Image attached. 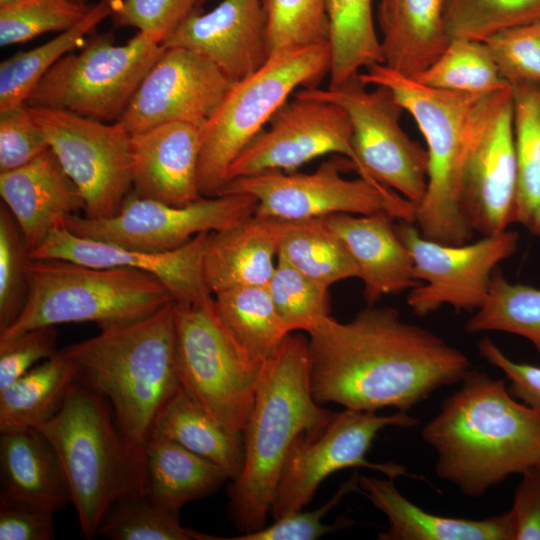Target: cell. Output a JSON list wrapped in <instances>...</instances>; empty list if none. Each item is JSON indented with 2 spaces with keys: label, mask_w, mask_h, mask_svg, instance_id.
Here are the masks:
<instances>
[{
  "label": "cell",
  "mask_w": 540,
  "mask_h": 540,
  "mask_svg": "<svg viewBox=\"0 0 540 540\" xmlns=\"http://www.w3.org/2000/svg\"><path fill=\"white\" fill-rule=\"evenodd\" d=\"M306 333L310 389L319 404L407 412L470 370L461 350L392 307L368 305L344 323L329 315Z\"/></svg>",
  "instance_id": "cell-1"
},
{
  "label": "cell",
  "mask_w": 540,
  "mask_h": 540,
  "mask_svg": "<svg viewBox=\"0 0 540 540\" xmlns=\"http://www.w3.org/2000/svg\"><path fill=\"white\" fill-rule=\"evenodd\" d=\"M422 429L435 472L467 497H481L540 465V412L515 398L505 380L469 370Z\"/></svg>",
  "instance_id": "cell-2"
},
{
  "label": "cell",
  "mask_w": 540,
  "mask_h": 540,
  "mask_svg": "<svg viewBox=\"0 0 540 540\" xmlns=\"http://www.w3.org/2000/svg\"><path fill=\"white\" fill-rule=\"evenodd\" d=\"M368 85L387 87L417 123L429 156L428 184L416 206L415 221L431 240L459 245L472 239L461 209L463 173L476 142L511 98V86L466 93L426 86L383 63L358 74Z\"/></svg>",
  "instance_id": "cell-3"
},
{
  "label": "cell",
  "mask_w": 540,
  "mask_h": 540,
  "mask_svg": "<svg viewBox=\"0 0 540 540\" xmlns=\"http://www.w3.org/2000/svg\"><path fill=\"white\" fill-rule=\"evenodd\" d=\"M333 413L311 393L307 339L288 334L262 366L243 433V466L228 492L231 519L240 532L265 526L293 442L322 429Z\"/></svg>",
  "instance_id": "cell-4"
},
{
  "label": "cell",
  "mask_w": 540,
  "mask_h": 540,
  "mask_svg": "<svg viewBox=\"0 0 540 540\" xmlns=\"http://www.w3.org/2000/svg\"><path fill=\"white\" fill-rule=\"evenodd\" d=\"M175 306L172 301L61 349L74 364L77 381L109 402L123 436L143 456L158 415L181 388L175 370Z\"/></svg>",
  "instance_id": "cell-5"
},
{
  "label": "cell",
  "mask_w": 540,
  "mask_h": 540,
  "mask_svg": "<svg viewBox=\"0 0 540 540\" xmlns=\"http://www.w3.org/2000/svg\"><path fill=\"white\" fill-rule=\"evenodd\" d=\"M62 464L84 537L97 535L115 501L143 493L144 456L129 445L109 402L76 381L58 413L35 427Z\"/></svg>",
  "instance_id": "cell-6"
},
{
  "label": "cell",
  "mask_w": 540,
  "mask_h": 540,
  "mask_svg": "<svg viewBox=\"0 0 540 540\" xmlns=\"http://www.w3.org/2000/svg\"><path fill=\"white\" fill-rule=\"evenodd\" d=\"M27 297L0 340L41 326L92 322L100 330L144 318L174 301L153 275L130 268L95 267L63 259L26 262Z\"/></svg>",
  "instance_id": "cell-7"
},
{
  "label": "cell",
  "mask_w": 540,
  "mask_h": 540,
  "mask_svg": "<svg viewBox=\"0 0 540 540\" xmlns=\"http://www.w3.org/2000/svg\"><path fill=\"white\" fill-rule=\"evenodd\" d=\"M329 42L298 48L269 58L266 64L232 87L204 125L198 167L202 196H217L228 170L244 148L263 130L288 97L313 88L329 75Z\"/></svg>",
  "instance_id": "cell-8"
},
{
  "label": "cell",
  "mask_w": 540,
  "mask_h": 540,
  "mask_svg": "<svg viewBox=\"0 0 540 540\" xmlns=\"http://www.w3.org/2000/svg\"><path fill=\"white\" fill-rule=\"evenodd\" d=\"M175 304V370L182 390L229 432L243 435L264 363L236 343L213 295Z\"/></svg>",
  "instance_id": "cell-9"
},
{
  "label": "cell",
  "mask_w": 540,
  "mask_h": 540,
  "mask_svg": "<svg viewBox=\"0 0 540 540\" xmlns=\"http://www.w3.org/2000/svg\"><path fill=\"white\" fill-rule=\"evenodd\" d=\"M163 51L159 41L139 31L121 45L112 32L94 35L80 51L63 56L26 103L116 122Z\"/></svg>",
  "instance_id": "cell-10"
},
{
  "label": "cell",
  "mask_w": 540,
  "mask_h": 540,
  "mask_svg": "<svg viewBox=\"0 0 540 540\" xmlns=\"http://www.w3.org/2000/svg\"><path fill=\"white\" fill-rule=\"evenodd\" d=\"M294 95L334 103L347 113L358 176L395 191L415 206L422 201L428 184V152L403 130L404 109L387 87L369 90L357 75L338 87L301 88Z\"/></svg>",
  "instance_id": "cell-11"
},
{
  "label": "cell",
  "mask_w": 540,
  "mask_h": 540,
  "mask_svg": "<svg viewBox=\"0 0 540 540\" xmlns=\"http://www.w3.org/2000/svg\"><path fill=\"white\" fill-rule=\"evenodd\" d=\"M353 162L341 155L324 161L312 173L270 170L234 178L218 195L248 194L257 200L255 215L277 220H303L333 214L368 215L385 211L398 221L414 223L416 206L395 191L358 176Z\"/></svg>",
  "instance_id": "cell-12"
},
{
  "label": "cell",
  "mask_w": 540,
  "mask_h": 540,
  "mask_svg": "<svg viewBox=\"0 0 540 540\" xmlns=\"http://www.w3.org/2000/svg\"><path fill=\"white\" fill-rule=\"evenodd\" d=\"M418 420L407 412L391 415L344 409L334 412L320 430L306 432L293 442L286 457L270 514L275 519L303 510L320 484L346 468H369L386 477H416L400 464L367 460L373 441L387 427H412Z\"/></svg>",
  "instance_id": "cell-13"
},
{
  "label": "cell",
  "mask_w": 540,
  "mask_h": 540,
  "mask_svg": "<svg viewBox=\"0 0 540 540\" xmlns=\"http://www.w3.org/2000/svg\"><path fill=\"white\" fill-rule=\"evenodd\" d=\"M30 108L83 197V215L99 219L116 214L133 188L132 135L117 121L107 124L71 111Z\"/></svg>",
  "instance_id": "cell-14"
},
{
  "label": "cell",
  "mask_w": 540,
  "mask_h": 540,
  "mask_svg": "<svg viewBox=\"0 0 540 540\" xmlns=\"http://www.w3.org/2000/svg\"><path fill=\"white\" fill-rule=\"evenodd\" d=\"M257 200L248 194H223L174 206L131 191L118 212L92 219L81 214L66 218L73 234L145 251L178 249L204 232L236 226L255 215Z\"/></svg>",
  "instance_id": "cell-15"
},
{
  "label": "cell",
  "mask_w": 540,
  "mask_h": 540,
  "mask_svg": "<svg viewBox=\"0 0 540 540\" xmlns=\"http://www.w3.org/2000/svg\"><path fill=\"white\" fill-rule=\"evenodd\" d=\"M396 230L414 261V276L425 284L410 290L407 304L418 316L444 305L476 311L486 301L498 264L518 248L519 235L508 229L473 243L444 244L424 237L414 223L399 221Z\"/></svg>",
  "instance_id": "cell-16"
},
{
  "label": "cell",
  "mask_w": 540,
  "mask_h": 540,
  "mask_svg": "<svg viewBox=\"0 0 540 540\" xmlns=\"http://www.w3.org/2000/svg\"><path fill=\"white\" fill-rule=\"evenodd\" d=\"M269 124V128L262 130L233 161L227 182L270 170L291 172L326 154L350 159L359 174L352 125L340 106L294 95Z\"/></svg>",
  "instance_id": "cell-17"
},
{
  "label": "cell",
  "mask_w": 540,
  "mask_h": 540,
  "mask_svg": "<svg viewBox=\"0 0 540 540\" xmlns=\"http://www.w3.org/2000/svg\"><path fill=\"white\" fill-rule=\"evenodd\" d=\"M232 85L202 55L180 47L164 48L117 122L130 134L174 121L204 125Z\"/></svg>",
  "instance_id": "cell-18"
},
{
  "label": "cell",
  "mask_w": 540,
  "mask_h": 540,
  "mask_svg": "<svg viewBox=\"0 0 540 540\" xmlns=\"http://www.w3.org/2000/svg\"><path fill=\"white\" fill-rule=\"evenodd\" d=\"M200 233L182 247L167 252H145L109 242L77 236L64 225L29 252L34 259H63L95 267H122L149 273L159 279L180 304L210 295L203 273L207 236Z\"/></svg>",
  "instance_id": "cell-19"
},
{
  "label": "cell",
  "mask_w": 540,
  "mask_h": 540,
  "mask_svg": "<svg viewBox=\"0 0 540 540\" xmlns=\"http://www.w3.org/2000/svg\"><path fill=\"white\" fill-rule=\"evenodd\" d=\"M194 51L214 63L233 83L269 60L263 0H222L208 12H193L163 43Z\"/></svg>",
  "instance_id": "cell-20"
},
{
  "label": "cell",
  "mask_w": 540,
  "mask_h": 540,
  "mask_svg": "<svg viewBox=\"0 0 540 540\" xmlns=\"http://www.w3.org/2000/svg\"><path fill=\"white\" fill-rule=\"evenodd\" d=\"M517 158L511 98L499 109L468 158L460 191L461 209L473 232H503L514 223Z\"/></svg>",
  "instance_id": "cell-21"
},
{
  "label": "cell",
  "mask_w": 540,
  "mask_h": 540,
  "mask_svg": "<svg viewBox=\"0 0 540 540\" xmlns=\"http://www.w3.org/2000/svg\"><path fill=\"white\" fill-rule=\"evenodd\" d=\"M204 125L174 121L131 134L132 191L174 206L203 197L198 188V167Z\"/></svg>",
  "instance_id": "cell-22"
},
{
  "label": "cell",
  "mask_w": 540,
  "mask_h": 540,
  "mask_svg": "<svg viewBox=\"0 0 540 540\" xmlns=\"http://www.w3.org/2000/svg\"><path fill=\"white\" fill-rule=\"evenodd\" d=\"M0 195L29 252L63 226L67 217L85 208L80 191L51 148L24 166L0 172Z\"/></svg>",
  "instance_id": "cell-23"
},
{
  "label": "cell",
  "mask_w": 540,
  "mask_h": 540,
  "mask_svg": "<svg viewBox=\"0 0 540 540\" xmlns=\"http://www.w3.org/2000/svg\"><path fill=\"white\" fill-rule=\"evenodd\" d=\"M326 220L356 264L368 305L421 284L414 276L412 255L396 230L397 219L390 213L333 214Z\"/></svg>",
  "instance_id": "cell-24"
},
{
  "label": "cell",
  "mask_w": 540,
  "mask_h": 540,
  "mask_svg": "<svg viewBox=\"0 0 540 540\" xmlns=\"http://www.w3.org/2000/svg\"><path fill=\"white\" fill-rule=\"evenodd\" d=\"M359 492L387 518L381 540H513L509 513L484 518L446 517L408 500L395 479L359 476Z\"/></svg>",
  "instance_id": "cell-25"
},
{
  "label": "cell",
  "mask_w": 540,
  "mask_h": 540,
  "mask_svg": "<svg viewBox=\"0 0 540 540\" xmlns=\"http://www.w3.org/2000/svg\"><path fill=\"white\" fill-rule=\"evenodd\" d=\"M279 220L253 215L244 222L210 232L203 255V273L211 294L267 286L278 253Z\"/></svg>",
  "instance_id": "cell-26"
},
{
  "label": "cell",
  "mask_w": 540,
  "mask_h": 540,
  "mask_svg": "<svg viewBox=\"0 0 540 540\" xmlns=\"http://www.w3.org/2000/svg\"><path fill=\"white\" fill-rule=\"evenodd\" d=\"M0 434L1 494L53 513L72 504L62 464L45 435L32 427Z\"/></svg>",
  "instance_id": "cell-27"
},
{
  "label": "cell",
  "mask_w": 540,
  "mask_h": 540,
  "mask_svg": "<svg viewBox=\"0 0 540 540\" xmlns=\"http://www.w3.org/2000/svg\"><path fill=\"white\" fill-rule=\"evenodd\" d=\"M447 0H380L378 24L384 64L415 78L449 43Z\"/></svg>",
  "instance_id": "cell-28"
},
{
  "label": "cell",
  "mask_w": 540,
  "mask_h": 540,
  "mask_svg": "<svg viewBox=\"0 0 540 540\" xmlns=\"http://www.w3.org/2000/svg\"><path fill=\"white\" fill-rule=\"evenodd\" d=\"M228 479L220 466L172 440L151 436L145 445L143 494L157 505L180 512Z\"/></svg>",
  "instance_id": "cell-29"
},
{
  "label": "cell",
  "mask_w": 540,
  "mask_h": 540,
  "mask_svg": "<svg viewBox=\"0 0 540 540\" xmlns=\"http://www.w3.org/2000/svg\"><path fill=\"white\" fill-rule=\"evenodd\" d=\"M151 436L172 440L214 462L231 481L241 472L244 462L243 435L229 432L182 388L158 415Z\"/></svg>",
  "instance_id": "cell-30"
},
{
  "label": "cell",
  "mask_w": 540,
  "mask_h": 540,
  "mask_svg": "<svg viewBox=\"0 0 540 540\" xmlns=\"http://www.w3.org/2000/svg\"><path fill=\"white\" fill-rule=\"evenodd\" d=\"M77 381L72 361L59 350L0 391V431L35 428L61 409Z\"/></svg>",
  "instance_id": "cell-31"
},
{
  "label": "cell",
  "mask_w": 540,
  "mask_h": 540,
  "mask_svg": "<svg viewBox=\"0 0 540 540\" xmlns=\"http://www.w3.org/2000/svg\"><path fill=\"white\" fill-rule=\"evenodd\" d=\"M277 256L326 288L358 278L351 254L326 217L279 220Z\"/></svg>",
  "instance_id": "cell-32"
},
{
  "label": "cell",
  "mask_w": 540,
  "mask_h": 540,
  "mask_svg": "<svg viewBox=\"0 0 540 540\" xmlns=\"http://www.w3.org/2000/svg\"><path fill=\"white\" fill-rule=\"evenodd\" d=\"M114 0H100L71 28L0 64V110L26 103L42 77L66 54L80 49L86 36L113 12Z\"/></svg>",
  "instance_id": "cell-33"
},
{
  "label": "cell",
  "mask_w": 540,
  "mask_h": 540,
  "mask_svg": "<svg viewBox=\"0 0 540 540\" xmlns=\"http://www.w3.org/2000/svg\"><path fill=\"white\" fill-rule=\"evenodd\" d=\"M510 86L517 158L514 223L540 238V83Z\"/></svg>",
  "instance_id": "cell-34"
},
{
  "label": "cell",
  "mask_w": 540,
  "mask_h": 540,
  "mask_svg": "<svg viewBox=\"0 0 540 540\" xmlns=\"http://www.w3.org/2000/svg\"><path fill=\"white\" fill-rule=\"evenodd\" d=\"M224 326L254 361L263 364L290 334L281 321L267 286L233 288L213 294Z\"/></svg>",
  "instance_id": "cell-35"
},
{
  "label": "cell",
  "mask_w": 540,
  "mask_h": 540,
  "mask_svg": "<svg viewBox=\"0 0 540 540\" xmlns=\"http://www.w3.org/2000/svg\"><path fill=\"white\" fill-rule=\"evenodd\" d=\"M331 67L329 88L338 87L360 69L384 64L372 0H327Z\"/></svg>",
  "instance_id": "cell-36"
},
{
  "label": "cell",
  "mask_w": 540,
  "mask_h": 540,
  "mask_svg": "<svg viewBox=\"0 0 540 540\" xmlns=\"http://www.w3.org/2000/svg\"><path fill=\"white\" fill-rule=\"evenodd\" d=\"M464 331L518 335L529 340L540 354V289L510 283L497 267L486 301L467 320Z\"/></svg>",
  "instance_id": "cell-37"
},
{
  "label": "cell",
  "mask_w": 540,
  "mask_h": 540,
  "mask_svg": "<svg viewBox=\"0 0 540 540\" xmlns=\"http://www.w3.org/2000/svg\"><path fill=\"white\" fill-rule=\"evenodd\" d=\"M414 79L441 90L479 93L510 86L482 41L456 38Z\"/></svg>",
  "instance_id": "cell-38"
},
{
  "label": "cell",
  "mask_w": 540,
  "mask_h": 540,
  "mask_svg": "<svg viewBox=\"0 0 540 540\" xmlns=\"http://www.w3.org/2000/svg\"><path fill=\"white\" fill-rule=\"evenodd\" d=\"M97 534L112 540H221L181 525L179 512L157 505L143 493L121 497L102 519Z\"/></svg>",
  "instance_id": "cell-39"
},
{
  "label": "cell",
  "mask_w": 540,
  "mask_h": 540,
  "mask_svg": "<svg viewBox=\"0 0 540 540\" xmlns=\"http://www.w3.org/2000/svg\"><path fill=\"white\" fill-rule=\"evenodd\" d=\"M540 20V0H447L444 24L449 40L485 41L494 34Z\"/></svg>",
  "instance_id": "cell-40"
},
{
  "label": "cell",
  "mask_w": 540,
  "mask_h": 540,
  "mask_svg": "<svg viewBox=\"0 0 540 540\" xmlns=\"http://www.w3.org/2000/svg\"><path fill=\"white\" fill-rule=\"evenodd\" d=\"M271 57L329 42L327 0H263Z\"/></svg>",
  "instance_id": "cell-41"
},
{
  "label": "cell",
  "mask_w": 540,
  "mask_h": 540,
  "mask_svg": "<svg viewBox=\"0 0 540 540\" xmlns=\"http://www.w3.org/2000/svg\"><path fill=\"white\" fill-rule=\"evenodd\" d=\"M274 307L289 333L310 330L330 314L328 289L310 279L282 257H276L267 284Z\"/></svg>",
  "instance_id": "cell-42"
},
{
  "label": "cell",
  "mask_w": 540,
  "mask_h": 540,
  "mask_svg": "<svg viewBox=\"0 0 540 540\" xmlns=\"http://www.w3.org/2000/svg\"><path fill=\"white\" fill-rule=\"evenodd\" d=\"M91 6L72 0H30L0 8V45L23 43L77 24Z\"/></svg>",
  "instance_id": "cell-43"
},
{
  "label": "cell",
  "mask_w": 540,
  "mask_h": 540,
  "mask_svg": "<svg viewBox=\"0 0 540 540\" xmlns=\"http://www.w3.org/2000/svg\"><path fill=\"white\" fill-rule=\"evenodd\" d=\"M29 248L10 210L0 205V333L20 315L27 297Z\"/></svg>",
  "instance_id": "cell-44"
},
{
  "label": "cell",
  "mask_w": 540,
  "mask_h": 540,
  "mask_svg": "<svg viewBox=\"0 0 540 540\" xmlns=\"http://www.w3.org/2000/svg\"><path fill=\"white\" fill-rule=\"evenodd\" d=\"M483 42L509 85L540 83V20L500 31Z\"/></svg>",
  "instance_id": "cell-45"
},
{
  "label": "cell",
  "mask_w": 540,
  "mask_h": 540,
  "mask_svg": "<svg viewBox=\"0 0 540 540\" xmlns=\"http://www.w3.org/2000/svg\"><path fill=\"white\" fill-rule=\"evenodd\" d=\"M202 0H114L116 27H134L161 44L195 11Z\"/></svg>",
  "instance_id": "cell-46"
},
{
  "label": "cell",
  "mask_w": 540,
  "mask_h": 540,
  "mask_svg": "<svg viewBox=\"0 0 540 540\" xmlns=\"http://www.w3.org/2000/svg\"><path fill=\"white\" fill-rule=\"evenodd\" d=\"M359 475L355 472L342 483L336 493L318 509L303 512L302 510L275 519L274 523L253 532L244 533L227 540H316L336 529L347 527L349 519L338 520L334 524L322 523L323 518L346 495L359 491Z\"/></svg>",
  "instance_id": "cell-47"
},
{
  "label": "cell",
  "mask_w": 540,
  "mask_h": 540,
  "mask_svg": "<svg viewBox=\"0 0 540 540\" xmlns=\"http://www.w3.org/2000/svg\"><path fill=\"white\" fill-rule=\"evenodd\" d=\"M49 149L27 103L0 110V172L24 166Z\"/></svg>",
  "instance_id": "cell-48"
},
{
  "label": "cell",
  "mask_w": 540,
  "mask_h": 540,
  "mask_svg": "<svg viewBox=\"0 0 540 540\" xmlns=\"http://www.w3.org/2000/svg\"><path fill=\"white\" fill-rule=\"evenodd\" d=\"M56 326H41L0 340V391L59 350Z\"/></svg>",
  "instance_id": "cell-49"
},
{
  "label": "cell",
  "mask_w": 540,
  "mask_h": 540,
  "mask_svg": "<svg viewBox=\"0 0 540 540\" xmlns=\"http://www.w3.org/2000/svg\"><path fill=\"white\" fill-rule=\"evenodd\" d=\"M54 513L41 507L0 496V540H51Z\"/></svg>",
  "instance_id": "cell-50"
},
{
  "label": "cell",
  "mask_w": 540,
  "mask_h": 540,
  "mask_svg": "<svg viewBox=\"0 0 540 540\" xmlns=\"http://www.w3.org/2000/svg\"><path fill=\"white\" fill-rule=\"evenodd\" d=\"M478 352L505 374L515 398L540 412V366L512 360L489 337L479 341Z\"/></svg>",
  "instance_id": "cell-51"
},
{
  "label": "cell",
  "mask_w": 540,
  "mask_h": 540,
  "mask_svg": "<svg viewBox=\"0 0 540 540\" xmlns=\"http://www.w3.org/2000/svg\"><path fill=\"white\" fill-rule=\"evenodd\" d=\"M508 511L513 540H540V465L522 474Z\"/></svg>",
  "instance_id": "cell-52"
},
{
  "label": "cell",
  "mask_w": 540,
  "mask_h": 540,
  "mask_svg": "<svg viewBox=\"0 0 540 540\" xmlns=\"http://www.w3.org/2000/svg\"><path fill=\"white\" fill-rule=\"evenodd\" d=\"M26 1H30V0H0V8L1 7L12 6V5L23 3V2H26Z\"/></svg>",
  "instance_id": "cell-53"
},
{
  "label": "cell",
  "mask_w": 540,
  "mask_h": 540,
  "mask_svg": "<svg viewBox=\"0 0 540 540\" xmlns=\"http://www.w3.org/2000/svg\"><path fill=\"white\" fill-rule=\"evenodd\" d=\"M76 3L85 4L86 0H72Z\"/></svg>",
  "instance_id": "cell-54"
},
{
  "label": "cell",
  "mask_w": 540,
  "mask_h": 540,
  "mask_svg": "<svg viewBox=\"0 0 540 540\" xmlns=\"http://www.w3.org/2000/svg\"><path fill=\"white\" fill-rule=\"evenodd\" d=\"M205 1H207V0H202L203 3H204Z\"/></svg>",
  "instance_id": "cell-55"
}]
</instances>
